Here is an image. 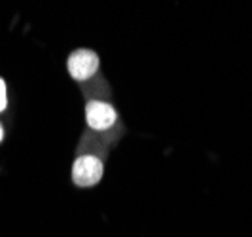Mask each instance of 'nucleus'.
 <instances>
[{"label": "nucleus", "instance_id": "f257e3e1", "mask_svg": "<svg viewBox=\"0 0 252 237\" xmlns=\"http://www.w3.org/2000/svg\"><path fill=\"white\" fill-rule=\"evenodd\" d=\"M102 176H104V156L95 152H78L70 169L72 184L76 188H93L101 184Z\"/></svg>", "mask_w": 252, "mask_h": 237}, {"label": "nucleus", "instance_id": "f03ea898", "mask_svg": "<svg viewBox=\"0 0 252 237\" xmlns=\"http://www.w3.org/2000/svg\"><path fill=\"white\" fill-rule=\"evenodd\" d=\"M84 120L89 131L102 135V133H110L120 125V112L110 101L89 99L84 104Z\"/></svg>", "mask_w": 252, "mask_h": 237}, {"label": "nucleus", "instance_id": "7ed1b4c3", "mask_svg": "<svg viewBox=\"0 0 252 237\" xmlns=\"http://www.w3.org/2000/svg\"><path fill=\"white\" fill-rule=\"evenodd\" d=\"M66 72L78 84H86L89 80H93L101 72L99 53L91 48H76L66 57Z\"/></svg>", "mask_w": 252, "mask_h": 237}, {"label": "nucleus", "instance_id": "20e7f679", "mask_svg": "<svg viewBox=\"0 0 252 237\" xmlns=\"http://www.w3.org/2000/svg\"><path fill=\"white\" fill-rule=\"evenodd\" d=\"M8 108V88H6V80L0 76V114Z\"/></svg>", "mask_w": 252, "mask_h": 237}, {"label": "nucleus", "instance_id": "39448f33", "mask_svg": "<svg viewBox=\"0 0 252 237\" xmlns=\"http://www.w3.org/2000/svg\"><path fill=\"white\" fill-rule=\"evenodd\" d=\"M2 140H4V127L0 124V144H2Z\"/></svg>", "mask_w": 252, "mask_h": 237}]
</instances>
